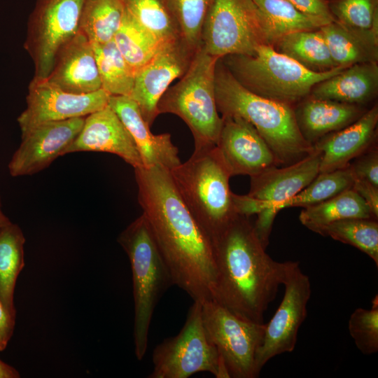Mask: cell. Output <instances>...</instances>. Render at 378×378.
Segmentation results:
<instances>
[{
    "mask_svg": "<svg viewBox=\"0 0 378 378\" xmlns=\"http://www.w3.org/2000/svg\"><path fill=\"white\" fill-rule=\"evenodd\" d=\"M216 279L213 300L239 318L263 323L288 261L265 251L249 217L238 214L211 239Z\"/></svg>",
    "mask_w": 378,
    "mask_h": 378,
    "instance_id": "obj_2",
    "label": "cell"
},
{
    "mask_svg": "<svg viewBox=\"0 0 378 378\" xmlns=\"http://www.w3.org/2000/svg\"><path fill=\"white\" fill-rule=\"evenodd\" d=\"M152 358L153 368L149 378H188L200 372L216 378H230L205 330L200 301H193L180 332L155 347Z\"/></svg>",
    "mask_w": 378,
    "mask_h": 378,
    "instance_id": "obj_10",
    "label": "cell"
},
{
    "mask_svg": "<svg viewBox=\"0 0 378 378\" xmlns=\"http://www.w3.org/2000/svg\"><path fill=\"white\" fill-rule=\"evenodd\" d=\"M364 106L308 96L294 107L299 130L311 145L328 134L356 121L367 111Z\"/></svg>",
    "mask_w": 378,
    "mask_h": 378,
    "instance_id": "obj_22",
    "label": "cell"
},
{
    "mask_svg": "<svg viewBox=\"0 0 378 378\" xmlns=\"http://www.w3.org/2000/svg\"><path fill=\"white\" fill-rule=\"evenodd\" d=\"M273 48L311 71L323 73L338 67L319 29L284 36Z\"/></svg>",
    "mask_w": 378,
    "mask_h": 378,
    "instance_id": "obj_27",
    "label": "cell"
},
{
    "mask_svg": "<svg viewBox=\"0 0 378 378\" xmlns=\"http://www.w3.org/2000/svg\"><path fill=\"white\" fill-rule=\"evenodd\" d=\"M92 46L102 88L111 96L130 97L134 87L135 72L126 62L113 40Z\"/></svg>",
    "mask_w": 378,
    "mask_h": 378,
    "instance_id": "obj_30",
    "label": "cell"
},
{
    "mask_svg": "<svg viewBox=\"0 0 378 378\" xmlns=\"http://www.w3.org/2000/svg\"><path fill=\"white\" fill-rule=\"evenodd\" d=\"M272 46L267 20L253 0H212L203 24L202 48L220 59L251 55L260 45Z\"/></svg>",
    "mask_w": 378,
    "mask_h": 378,
    "instance_id": "obj_9",
    "label": "cell"
},
{
    "mask_svg": "<svg viewBox=\"0 0 378 378\" xmlns=\"http://www.w3.org/2000/svg\"><path fill=\"white\" fill-rule=\"evenodd\" d=\"M10 223L11 222L9 220V218L4 214L1 209V198H0V227L6 226L10 224Z\"/></svg>",
    "mask_w": 378,
    "mask_h": 378,
    "instance_id": "obj_43",
    "label": "cell"
},
{
    "mask_svg": "<svg viewBox=\"0 0 378 378\" xmlns=\"http://www.w3.org/2000/svg\"><path fill=\"white\" fill-rule=\"evenodd\" d=\"M378 105L374 104L356 121L318 140L313 146L321 152L319 173L346 167L375 144Z\"/></svg>",
    "mask_w": 378,
    "mask_h": 378,
    "instance_id": "obj_20",
    "label": "cell"
},
{
    "mask_svg": "<svg viewBox=\"0 0 378 378\" xmlns=\"http://www.w3.org/2000/svg\"><path fill=\"white\" fill-rule=\"evenodd\" d=\"M335 21L362 29L378 20V0H327Z\"/></svg>",
    "mask_w": 378,
    "mask_h": 378,
    "instance_id": "obj_37",
    "label": "cell"
},
{
    "mask_svg": "<svg viewBox=\"0 0 378 378\" xmlns=\"http://www.w3.org/2000/svg\"><path fill=\"white\" fill-rule=\"evenodd\" d=\"M318 234L356 247L367 254L378 267L377 220L344 219L326 225Z\"/></svg>",
    "mask_w": 378,
    "mask_h": 378,
    "instance_id": "obj_33",
    "label": "cell"
},
{
    "mask_svg": "<svg viewBox=\"0 0 378 378\" xmlns=\"http://www.w3.org/2000/svg\"><path fill=\"white\" fill-rule=\"evenodd\" d=\"M197 50L178 36L162 43L148 62L136 72L129 97L136 102L150 126L159 115L158 104L160 98L172 82L187 71Z\"/></svg>",
    "mask_w": 378,
    "mask_h": 378,
    "instance_id": "obj_14",
    "label": "cell"
},
{
    "mask_svg": "<svg viewBox=\"0 0 378 378\" xmlns=\"http://www.w3.org/2000/svg\"><path fill=\"white\" fill-rule=\"evenodd\" d=\"M212 0H167L185 41L197 50L203 24Z\"/></svg>",
    "mask_w": 378,
    "mask_h": 378,
    "instance_id": "obj_35",
    "label": "cell"
},
{
    "mask_svg": "<svg viewBox=\"0 0 378 378\" xmlns=\"http://www.w3.org/2000/svg\"><path fill=\"white\" fill-rule=\"evenodd\" d=\"M125 12L123 0H84L81 31L92 44L113 40Z\"/></svg>",
    "mask_w": 378,
    "mask_h": 378,
    "instance_id": "obj_29",
    "label": "cell"
},
{
    "mask_svg": "<svg viewBox=\"0 0 378 378\" xmlns=\"http://www.w3.org/2000/svg\"><path fill=\"white\" fill-rule=\"evenodd\" d=\"M223 125L216 144L230 176L250 177L277 166L274 156L255 128L238 117H221Z\"/></svg>",
    "mask_w": 378,
    "mask_h": 378,
    "instance_id": "obj_17",
    "label": "cell"
},
{
    "mask_svg": "<svg viewBox=\"0 0 378 378\" xmlns=\"http://www.w3.org/2000/svg\"><path fill=\"white\" fill-rule=\"evenodd\" d=\"M110 97L102 88L89 94H74L47 78L34 77L29 86L27 108L18 118L22 135L42 123L86 117L108 106Z\"/></svg>",
    "mask_w": 378,
    "mask_h": 378,
    "instance_id": "obj_15",
    "label": "cell"
},
{
    "mask_svg": "<svg viewBox=\"0 0 378 378\" xmlns=\"http://www.w3.org/2000/svg\"><path fill=\"white\" fill-rule=\"evenodd\" d=\"M301 12L335 21L332 16L327 0H286Z\"/></svg>",
    "mask_w": 378,
    "mask_h": 378,
    "instance_id": "obj_39",
    "label": "cell"
},
{
    "mask_svg": "<svg viewBox=\"0 0 378 378\" xmlns=\"http://www.w3.org/2000/svg\"><path fill=\"white\" fill-rule=\"evenodd\" d=\"M348 329L358 349L365 355L378 351V297L374 296L370 309L357 308L351 314Z\"/></svg>",
    "mask_w": 378,
    "mask_h": 378,
    "instance_id": "obj_36",
    "label": "cell"
},
{
    "mask_svg": "<svg viewBox=\"0 0 378 378\" xmlns=\"http://www.w3.org/2000/svg\"><path fill=\"white\" fill-rule=\"evenodd\" d=\"M321 152L313 151L302 160L289 165L270 167L251 177L248 194L233 193L238 214L250 217L256 214L253 223L257 236L265 248L273 222L283 205L306 188L319 174Z\"/></svg>",
    "mask_w": 378,
    "mask_h": 378,
    "instance_id": "obj_8",
    "label": "cell"
},
{
    "mask_svg": "<svg viewBox=\"0 0 378 378\" xmlns=\"http://www.w3.org/2000/svg\"><path fill=\"white\" fill-rule=\"evenodd\" d=\"M118 241L130 262L134 304V353L141 360L147 351L155 307L164 293L174 284L143 214L119 234Z\"/></svg>",
    "mask_w": 378,
    "mask_h": 378,
    "instance_id": "obj_5",
    "label": "cell"
},
{
    "mask_svg": "<svg viewBox=\"0 0 378 378\" xmlns=\"http://www.w3.org/2000/svg\"><path fill=\"white\" fill-rule=\"evenodd\" d=\"M378 94V62L351 65L316 84L309 96L322 99L365 106Z\"/></svg>",
    "mask_w": 378,
    "mask_h": 378,
    "instance_id": "obj_23",
    "label": "cell"
},
{
    "mask_svg": "<svg viewBox=\"0 0 378 378\" xmlns=\"http://www.w3.org/2000/svg\"><path fill=\"white\" fill-rule=\"evenodd\" d=\"M349 167L355 179L365 180L378 187V149L377 144L354 159Z\"/></svg>",
    "mask_w": 378,
    "mask_h": 378,
    "instance_id": "obj_38",
    "label": "cell"
},
{
    "mask_svg": "<svg viewBox=\"0 0 378 378\" xmlns=\"http://www.w3.org/2000/svg\"><path fill=\"white\" fill-rule=\"evenodd\" d=\"M83 151L115 154L134 169L144 167L132 136L109 106L85 117L80 132L62 155Z\"/></svg>",
    "mask_w": 378,
    "mask_h": 378,
    "instance_id": "obj_18",
    "label": "cell"
},
{
    "mask_svg": "<svg viewBox=\"0 0 378 378\" xmlns=\"http://www.w3.org/2000/svg\"><path fill=\"white\" fill-rule=\"evenodd\" d=\"M15 324V318L7 312L0 299V351L6 348L13 336Z\"/></svg>",
    "mask_w": 378,
    "mask_h": 378,
    "instance_id": "obj_41",
    "label": "cell"
},
{
    "mask_svg": "<svg viewBox=\"0 0 378 378\" xmlns=\"http://www.w3.org/2000/svg\"><path fill=\"white\" fill-rule=\"evenodd\" d=\"M84 0H37L30 15L25 48L35 78H46L60 48L80 31Z\"/></svg>",
    "mask_w": 378,
    "mask_h": 378,
    "instance_id": "obj_12",
    "label": "cell"
},
{
    "mask_svg": "<svg viewBox=\"0 0 378 378\" xmlns=\"http://www.w3.org/2000/svg\"><path fill=\"white\" fill-rule=\"evenodd\" d=\"M85 117L40 124L24 134L8 165L12 176L32 175L49 167L73 142Z\"/></svg>",
    "mask_w": 378,
    "mask_h": 378,
    "instance_id": "obj_16",
    "label": "cell"
},
{
    "mask_svg": "<svg viewBox=\"0 0 378 378\" xmlns=\"http://www.w3.org/2000/svg\"><path fill=\"white\" fill-rule=\"evenodd\" d=\"M169 172L183 201L211 240L238 215L229 183L232 176L216 146L194 150L186 162Z\"/></svg>",
    "mask_w": 378,
    "mask_h": 378,
    "instance_id": "obj_4",
    "label": "cell"
},
{
    "mask_svg": "<svg viewBox=\"0 0 378 378\" xmlns=\"http://www.w3.org/2000/svg\"><path fill=\"white\" fill-rule=\"evenodd\" d=\"M282 285L284 294L275 314L265 324L262 344L255 356L260 373L273 357L293 351L298 331L307 315L311 283L297 261H288Z\"/></svg>",
    "mask_w": 378,
    "mask_h": 378,
    "instance_id": "obj_13",
    "label": "cell"
},
{
    "mask_svg": "<svg viewBox=\"0 0 378 378\" xmlns=\"http://www.w3.org/2000/svg\"><path fill=\"white\" fill-rule=\"evenodd\" d=\"M46 78L74 94H89L102 89L93 46L81 31L58 51Z\"/></svg>",
    "mask_w": 378,
    "mask_h": 378,
    "instance_id": "obj_19",
    "label": "cell"
},
{
    "mask_svg": "<svg viewBox=\"0 0 378 378\" xmlns=\"http://www.w3.org/2000/svg\"><path fill=\"white\" fill-rule=\"evenodd\" d=\"M138 202L174 286L193 301L212 300L216 266L212 244L181 197L169 169H134Z\"/></svg>",
    "mask_w": 378,
    "mask_h": 378,
    "instance_id": "obj_1",
    "label": "cell"
},
{
    "mask_svg": "<svg viewBox=\"0 0 378 378\" xmlns=\"http://www.w3.org/2000/svg\"><path fill=\"white\" fill-rule=\"evenodd\" d=\"M108 106L118 115L132 136L144 167L160 165L172 169L181 163L171 134H154L136 102L126 96H111Z\"/></svg>",
    "mask_w": 378,
    "mask_h": 378,
    "instance_id": "obj_21",
    "label": "cell"
},
{
    "mask_svg": "<svg viewBox=\"0 0 378 378\" xmlns=\"http://www.w3.org/2000/svg\"><path fill=\"white\" fill-rule=\"evenodd\" d=\"M202 316L207 335L227 368L230 378L259 376L255 356L262 344L265 324L246 321L214 300L202 302Z\"/></svg>",
    "mask_w": 378,
    "mask_h": 378,
    "instance_id": "obj_11",
    "label": "cell"
},
{
    "mask_svg": "<svg viewBox=\"0 0 378 378\" xmlns=\"http://www.w3.org/2000/svg\"><path fill=\"white\" fill-rule=\"evenodd\" d=\"M319 30L337 66L378 62V20L369 29L332 21Z\"/></svg>",
    "mask_w": 378,
    "mask_h": 378,
    "instance_id": "obj_24",
    "label": "cell"
},
{
    "mask_svg": "<svg viewBox=\"0 0 378 378\" xmlns=\"http://www.w3.org/2000/svg\"><path fill=\"white\" fill-rule=\"evenodd\" d=\"M25 237L13 223L0 227V299L15 318L14 293L18 277L24 266Z\"/></svg>",
    "mask_w": 378,
    "mask_h": 378,
    "instance_id": "obj_26",
    "label": "cell"
},
{
    "mask_svg": "<svg viewBox=\"0 0 378 378\" xmlns=\"http://www.w3.org/2000/svg\"><path fill=\"white\" fill-rule=\"evenodd\" d=\"M220 59L251 92L293 107L309 95L316 84L347 67L316 73L265 44L258 46L251 55H230Z\"/></svg>",
    "mask_w": 378,
    "mask_h": 378,
    "instance_id": "obj_6",
    "label": "cell"
},
{
    "mask_svg": "<svg viewBox=\"0 0 378 378\" xmlns=\"http://www.w3.org/2000/svg\"><path fill=\"white\" fill-rule=\"evenodd\" d=\"M215 97L221 117L251 123L272 150L277 166L298 162L314 150L301 134L294 107L258 95L243 86L221 59L215 70Z\"/></svg>",
    "mask_w": 378,
    "mask_h": 378,
    "instance_id": "obj_3",
    "label": "cell"
},
{
    "mask_svg": "<svg viewBox=\"0 0 378 378\" xmlns=\"http://www.w3.org/2000/svg\"><path fill=\"white\" fill-rule=\"evenodd\" d=\"M123 2L133 18L160 42L181 36L167 0H123Z\"/></svg>",
    "mask_w": 378,
    "mask_h": 378,
    "instance_id": "obj_32",
    "label": "cell"
},
{
    "mask_svg": "<svg viewBox=\"0 0 378 378\" xmlns=\"http://www.w3.org/2000/svg\"><path fill=\"white\" fill-rule=\"evenodd\" d=\"M19 372L11 365L0 360V378H19Z\"/></svg>",
    "mask_w": 378,
    "mask_h": 378,
    "instance_id": "obj_42",
    "label": "cell"
},
{
    "mask_svg": "<svg viewBox=\"0 0 378 378\" xmlns=\"http://www.w3.org/2000/svg\"><path fill=\"white\" fill-rule=\"evenodd\" d=\"M348 218L376 219L352 188L321 203L304 207L299 216L304 226L318 234L326 225Z\"/></svg>",
    "mask_w": 378,
    "mask_h": 378,
    "instance_id": "obj_25",
    "label": "cell"
},
{
    "mask_svg": "<svg viewBox=\"0 0 378 378\" xmlns=\"http://www.w3.org/2000/svg\"><path fill=\"white\" fill-rule=\"evenodd\" d=\"M352 188L363 198L373 216L378 218V187L362 179H355Z\"/></svg>",
    "mask_w": 378,
    "mask_h": 378,
    "instance_id": "obj_40",
    "label": "cell"
},
{
    "mask_svg": "<svg viewBox=\"0 0 378 378\" xmlns=\"http://www.w3.org/2000/svg\"><path fill=\"white\" fill-rule=\"evenodd\" d=\"M268 24L272 46L284 36L320 29L330 21L304 13L286 0H253Z\"/></svg>",
    "mask_w": 378,
    "mask_h": 378,
    "instance_id": "obj_28",
    "label": "cell"
},
{
    "mask_svg": "<svg viewBox=\"0 0 378 378\" xmlns=\"http://www.w3.org/2000/svg\"><path fill=\"white\" fill-rule=\"evenodd\" d=\"M219 59L197 50L187 71L160 98L158 113L180 117L190 130L195 149L216 146L223 125L215 97V70Z\"/></svg>",
    "mask_w": 378,
    "mask_h": 378,
    "instance_id": "obj_7",
    "label": "cell"
},
{
    "mask_svg": "<svg viewBox=\"0 0 378 378\" xmlns=\"http://www.w3.org/2000/svg\"><path fill=\"white\" fill-rule=\"evenodd\" d=\"M355 178L349 165L332 172L319 173L302 190L282 206L306 207L321 203L352 188Z\"/></svg>",
    "mask_w": 378,
    "mask_h": 378,
    "instance_id": "obj_34",
    "label": "cell"
},
{
    "mask_svg": "<svg viewBox=\"0 0 378 378\" xmlns=\"http://www.w3.org/2000/svg\"><path fill=\"white\" fill-rule=\"evenodd\" d=\"M113 40L135 74L162 43L141 26L126 9Z\"/></svg>",
    "mask_w": 378,
    "mask_h": 378,
    "instance_id": "obj_31",
    "label": "cell"
}]
</instances>
